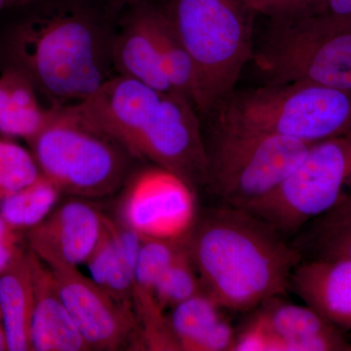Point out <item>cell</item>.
Segmentation results:
<instances>
[{
    "label": "cell",
    "mask_w": 351,
    "mask_h": 351,
    "mask_svg": "<svg viewBox=\"0 0 351 351\" xmlns=\"http://www.w3.org/2000/svg\"><path fill=\"white\" fill-rule=\"evenodd\" d=\"M105 217L86 201H68L27 230L29 249L51 269L77 267L98 243Z\"/></svg>",
    "instance_id": "obj_12"
},
{
    "label": "cell",
    "mask_w": 351,
    "mask_h": 351,
    "mask_svg": "<svg viewBox=\"0 0 351 351\" xmlns=\"http://www.w3.org/2000/svg\"><path fill=\"white\" fill-rule=\"evenodd\" d=\"M8 48L13 66L57 105L85 100L110 78L98 27L71 9L25 21L14 29Z\"/></svg>",
    "instance_id": "obj_2"
},
{
    "label": "cell",
    "mask_w": 351,
    "mask_h": 351,
    "mask_svg": "<svg viewBox=\"0 0 351 351\" xmlns=\"http://www.w3.org/2000/svg\"><path fill=\"white\" fill-rule=\"evenodd\" d=\"M0 309L7 350H32L31 325L34 286L29 251H21L10 267L0 274Z\"/></svg>",
    "instance_id": "obj_20"
},
{
    "label": "cell",
    "mask_w": 351,
    "mask_h": 351,
    "mask_svg": "<svg viewBox=\"0 0 351 351\" xmlns=\"http://www.w3.org/2000/svg\"><path fill=\"white\" fill-rule=\"evenodd\" d=\"M166 13L195 63L198 112H212L234 93L253 57L256 14L245 0H171Z\"/></svg>",
    "instance_id": "obj_5"
},
{
    "label": "cell",
    "mask_w": 351,
    "mask_h": 351,
    "mask_svg": "<svg viewBox=\"0 0 351 351\" xmlns=\"http://www.w3.org/2000/svg\"><path fill=\"white\" fill-rule=\"evenodd\" d=\"M311 144L221 125L207 149L206 184L228 206L242 208L269 195L306 156Z\"/></svg>",
    "instance_id": "obj_8"
},
{
    "label": "cell",
    "mask_w": 351,
    "mask_h": 351,
    "mask_svg": "<svg viewBox=\"0 0 351 351\" xmlns=\"http://www.w3.org/2000/svg\"><path fill=\"white\" fill-rule=\"evenodd\" d=\"M110 56L117 75L164 93H176L164 71L152 34L151 7H142L133 13L113 43Z\"/></svg>",
    "instance_id": "obj_18"
},
{
    "label": "cell",
    "mask_w": 351,
    "mask_h": 351,
    "mask_svg": "<svg viewBox=\"0 0 351 351\" xmlns=\"http://www.w3.org/2000/svg\"><path fill=\"white\" fill-rule=\"evenodd\" d=\"M27 251L34 286L32 350H90L62 299L53 270L29 249Z\"/></svg>",
    "instance_id": "obj_13"
},
{
    "label": "cell",
    "mask_w": 351,
    "mask_h": 351,
    "mask_svg": "<svg viewBox=\"0 0 351 351\" xmlns=\"http://www.w3.org/2000/svg\"><path fill=\"white\" fill-rule=\"evenodd\" d=\"M219 108L221 125L306 144L351 132V91L314 83L265 84L233 93Z\"/></svg>",
    "instance_id": "obj_6"
},
{
    "label": "cell",
    "mask_w": 351,
    "mask_h": 351,
    "mask_svg": "<svg viewBox=\"0 0 351 351\" xmlns=\"http://www.w3.org/2000/svg\"><path fill=\"white\" fill-rule=\"evenodd\" d=\"M46 112L39 105L36 88L16 66L0 75V134L32 138L43 125Z\"/></svg>",
    "instance_id": "obj_21"
},
{
    "label": "cell",
    "mask_w": 351,
    "mask_h": 351,
    "mask_svg": "<svg viewBox=\"0 0 351 351\" xmlns=\"http://www.w3.org/2000/svg\"><path fill=\"white\" fill-rule=\"evenodd\" d=\"M143 239L105 217L100 239L86 265L91 279L115 301L133 309V285Z\"/></svg>",
    "instance_id": "obj_16"
},
{
    "label": "cell",
    "mask_w": 351,
    "mask_h": 351,
    "mask_svg": "<svg viewBox=\"0 0 351 351\" xmlns=\"http://www.w3.org/2000/svg\"><path fill=\"white\" fill-rule=\"evenodd\" d=\"M290 288L306 306L341 330H351V258L318 257L301 262Z\"/></svg>",
    "instance_id": "obj_15"
},
{
    "label": "cell",
    "mask_w": 351,
    "mask_h": 351,
    "mask_svg": "<svg viewBox=\"0 0 351 351\" xmlns=\"http://www.w3.org/2000/svg\"><path fill=\"white\" fill-rule=\"evenodd\" d=\"M202 291L199 276L189 257L184 239L174 260L157 285V304L164 313L166 308H172Z\"/></svg>",
    "instance_id": "obj_24"
},
{
    "label": "cell",
    "mask_w": 351,
    "mask_h": 351,
    "mask_svg": "<svg viewBox=\"0 0 351 351\" xmlns=\"http://www.w3.org/2000/svg\"><path fill=\"white\" fill-rule=\"evenodd\" d=\"M22 250L18 245L17 232L0 237V274L10 267Z\"/></svg>",
    "instance_id": "obj_30"
},
{
    "label": "cell",
    "mask_w": 351,
    "mask_h": 351,
    "mask_svg": "<svg viewBox=\"0 0 351 351\" xmlns=\"http://www.w3.org/2000/svg\"><path fill=\"white\" fill-rule=\"evenodd\" d=\"M40 170L32 152L0 140V201L36 182Z\"/></svg>",
    "instance_id": "obj_25"
},
{
    "label": "cell",
    "mask_w": 351,
    "mask_h": 351,
    "mask_svg": "<svg viewBox=\"0 0 351 351\" xmlns=\"http://www.w3.org/2000/svg\"><path fill=\"white\" fill-rule=\"evenodd\" d=\"M252 60L267 84L307 82L351 91V20L324 14L269 20Z\"/></svg>",
    "instance_id": "obj_7"
},
{
    "label": "cell",
    "mask_w": 351,
    "mask_h": 351,
    "mask_svg": "<svg viewBox=\"0 0 351 351\" xmlns=\"http://www.w3.org/2000/svg\"><path fill=\"white\" fill-rule=\"evenodd\" d=\"M7 350L5 331H4L3 320H2L1 309H0V351Z\"/></svg>",
    "instance_id": "obj_33"
},
{
    "label": "cell",
    "mask_w": 351,
    "mask_h": 351,
    "mask_svg": "<svg viewBox=\"0 0 351 351\" xmlns=\"http://www.w3.org/2000/svg\"><path fill=\"white\" fill-rule=\"evenodd\" d=\"M182 240H143L135 270L133 308L143 343L149 350L170 345L173 335L168 319L159 308L156 292L159 280L174 260Z\"/></svg>",
    "instance_id": "obj_14"
},
{
    "label": "cell",
    "mask_w": 351,
    "mask_h": 351,
    "mask_svg": "<svg viewBox=\"0 0 351 351\" xmlns=\"http://www.w3.org/2000/svg\"><path fill=\"white\" fill-rule=\"evenodd\" d=\"M121 215L143 240L184 239L195 223L193 188L158 166L143 171L126 189Z\"/></svg>",
    "instance_id": "obj_10"
},
{
    "label": "cell",
    "mask_w": 351,
    "mask_h": 351,
    "mask_svg": "<svg viewBox=\"0 0 351 351\" xmlns=\"http://www.w3.org/2000/svg\"><path fill=\"white\" fill-rule=\"evenodd\" d=\"M233 351L277 350V341L267 329L260 314L235 337Z\"/></svg>",
    "instance_id": "obj_28"
},
{
    "label": "cell",
    "mask_w": 351,
    "mask_h": 351,
    "mask_svg": "<svg viewBox=\"0 0 351 351\" xmlns=\"http://www.w3.org/2000/svg\"><path fill=\"white\" fill-rule=\"evenodd\" d=\"M152 34L171 86L198 112L199 85L195 63L176 34L167 13L151 8Z\"/></svg>",
    "instance_id": "obj_22"
},
{
    "label": "cell",
    "mask_w": 351,
    "mask_h": 351,
    "mask_svg": "<svg viewBox=\"0 0 351 351\" xmlns=\"http://www.w3.org/2000/svg\"><path fill=\"white\" fill-rule=\"evenodd\" d=\"M196 112L181 95L138 83L106 129L134 158L152 161L193 188L207 178V149Z\"/></svg>",
    "instance_id": "obj_4"
},
{
    "label": "cell",
    "mask_w": 351,
    "mask_h": 351,
    "mask_svg": "<svg viewBox=\"0 0 351 351\" xmlns=\"http://www.w3.org/2000/svg\"><path fill=\"white\" fill-rule=\"evenodd\" d=\"M350 189L351 132L314 143L282 184L241 209L291 234L331 211Z\"/></svg>",
    "instance_id": "obj_9"
},
{
    "label": "cell",
    "mask_w": 351,
    "mask_h": 351,
    "mask_svg": "<svg viewBox=\"0 0 351 351\" xmlns=\"http://www.w3.org/2000/svg\"><path fill=\"white\" fill-rule=\"evenodd\" d=\"M39 170L62 193L96 198L123 186L134 158L76 106L55 105L27 141Z\"/></svg>",
    "instance_id": "obj_3"
},
{
    "label": "cell",
    "mask_w": 351,
    "mask_h": 351,
    "mask_svg": "<svg viewBox=\"0 0 351 351\" xmlns=\"http://www.w3.org/2000/svg\"><path fill=\"white\" fill-rule=\"evenodd\" d=\"M34 0H0V12L10 7L22 5V4L29 3Z\"/></svg>",
    "instance_id": "obj_32"
},
{
    "label": "cell",
    "mask_w": 351,
    "mask_h": 351,
    "mask_svg": "<svg viewBox=\"0 0 351 351\" xmlns=\"http://www.w3.org/2000/svg\"><path fill=\"white\" fill-rule=\"evenodd\" d=\"M221 309L204 291L172 307L168 322L180 350H230L234 331L221 315Z\"/></svg>",
    "instance_id": "obj_19"
},
{
    "label": "cell",
    "mask_w": 351,
    "mask_h": 351,
    "mask_svg": "<svg viewBox=\"0 0 351 351\" xmlns=\"http://www.w3.org/2000/svg\"><path fill=\"white\" fill-rule=\"evenodd\" d=\"M319 230L318 257L351 258V218Z\"/></svg>",
    "instance_id": "obj_27"
},
{
    "label": "cell",
    "mask_w": 351,
    "mask_h": 351,
    "mask_svg": "<svg viewBox=\"0 0 351 351\" xmlns=\"http://www.w3.org/2000/svg\"><path fill=\"white\" fill-rule=\"evenodd\" d=\"M351 218V189L331 211L320 217L319 228H328Z\"/></svg>",
    "instance_id": "obj_29"
},
{
    "label": "cell",
    "mask_w": 351,
    "mask_h": 351,
    "mask_svg": "<svg viewBox=\"0 0 351 351\" xmlns=\"http://www.w3.org/2000/svg\"><path fill=\"white\" fill-rule=\"evenodd\" d=\"M280 233L241 208L211 210L184 239L203 291L221 308L247 311L282 295L302 262Z\"/></svg>",
    "instance_id": "obj_1"
},
{
    "label": "cell",
    "mask_w": 351,
    "mask_h": 351,
    "mask_svg": "<svg viewBox=\"0 0 351 351\" xmlns=\"http://www.w3.org/2000/svg\"><path fill=\"white\" fill-rule=\"evenodd\" d=\"M339 20H351V0H328L321 12Z\"/></svg>",
    "instance_id": "obj_31"
},
{
    "label": "cell",
    "mask_w": 351,
    "mask_h": 351,
    "mask_svg": "<svg viewBox=\"0 0 351 351\" xmlns=\"http://www.w3.org/2000/svg\"><path fill=\"white\" fill-rule=\"evenodd\" d=\"M61 193L41 174L29 186L0 201V216L15 230H29L52 212Z\"/></svg>",
    "instance_id": "obj_23"
},
{
    "label": "cell",
    "mask_w": 351,
    "mask_h": 351,
    "mask_svg": "<svg viewBox=\"0 0 351 351\" xmlns=\"http://www.w3.org/2000/svg\"><path fill=\"white\" fill-rule=\"evenodd\" d=\"M124 2H128V3H138V2L143 1V0H122Z\"/></svg>",
    "instance_id": "obj_34"
},
{
    "label": "cell",
    "mask_w": 351,
    "mask_h": 351,
    "mask_svg": "<svg viewBox=\"0 0 351 351\" xmlns=\"http://www.w3.org/2000/svg\"><path fill=\"white\" fill-rule=\"evenodd\" d=\"M258 313L281 351L351 350L343 330L308 306L276 302L262 304Z\"/></svg>",
    "instance_id": "obj_17"
},
{
    "label": "cell",
    "mask_w": 351,
    "mask_h": 351,
    "mask_svg": "<svg viewBox=\"0 0 351 351\" xmlns=\"http://www.w3.org/2000/svg\"><path fill=\"white\" fill-rule=\"evenodd\" d=\"M256 15L269 20L306 17L322 11L328 0H245Z\"/></svg>",
    "instance_id": "obj_26"
},
{
    "label": "cell",
    "mask_w": 351,
    "mask_h": 351,
    "mask_svg": "<svg viewBox=\"0 0 351 351\" xmlns=\"http://www.w3.org/2000/svg\"><path fill=\"white\" fill-rule=\"evenodd\" d=\"M51 269L62 299L90 350L114 351L138 341L142 343L133 309L115 301L77 267Z\"/></svg>",
    "instance_id": "obj_11"
}]
</instances>
